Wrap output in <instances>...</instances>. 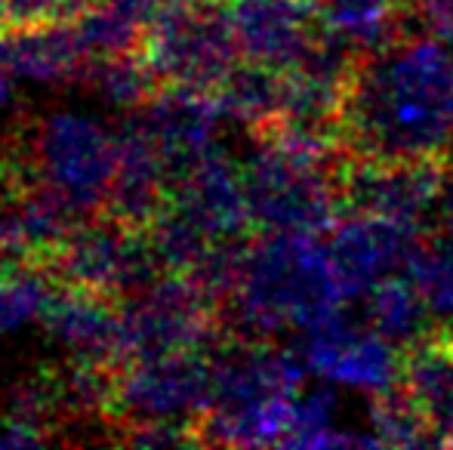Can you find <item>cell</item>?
I'll use <instances>...</instances> for the list:
<instances>
[{"label": "cell", "mask_w": 453, "mask_h": 450, "mask_svg": "<svg viewBox=\"0 0 453 450\" xmlns=\"http://www.w3.org/2000/svg\"><path fill=\"white\" fill-rule=\"evenodd\" d=\"M213 395V348L127 361L111 416L124 426L155 420H197Z\"/></svg>", "instance_id": "cell-8"}, {"label": "cell", "mask_w": 453, "mask_h": 450, "mask_svg": "<svg viewBox=\"0 0 453 450\" xmlns=\"http://www.w3.org/2000/svg\"><path fill=\"white\" fill-rule=\"evenodd\" d=\"M404 271L423 290L432 315L453 324V238H423Z\"/></svg>", "instance_id": "cell-24"}, {"label": "cell", "mask_w": 453, "mask_h": 450, "mask_svg": "<svg viewBox=\"0 0 453 450\" xmlns=\"http://www.w3.org/2000/svg\"><path fill=\"white\" fill-rule=\"evenodd\" d=\"M90 0H0V22L4 34L12 31L43 28V25L72 22L84 12Z\"/></svg>", "instance_id": "cell-26"}, {"label": "cell", "mask_w": 453, "mask_h": 450, "mask_svg": "<svg viewBox=\"0 0 453 450\" xmlns=\"http://www.w3.org/2000/svg\"><path fill=\"white\" fill-rule=\"evenodd\" d=\"M50 271L59 284H78L120 302L164 275L149 232L120 223L105 210L72 228L50 259Z\"/></svg>", "instance_id": "cell-6"}, {"label": "cell", "mask_w": 453, "mask_h": 450, "mask_svg": "<svg viewBox=\"0 0 453 450\" xmlns=\"http://www.w3.org/2000/svg\"><path fill=\"white\" fill-rule=\"evenodd\" d=\"M25 161L81 217L105 210L118 170V136L90 118L56 114L37 124Z\"/></svg>", "instance_id": "cell-7"}, {"label": "cell", "mask_w": 453, "mask_h": 450, "mask_svg": "<svg viewBox=\"0 0 453 450\" xmlns=\"http://www.w3.org/2000/svg\"><path fill=\"white\" fill-rule=\"evenodd\" d=\"M87 68H90L96 84L102 87V93L118 105H149L164 90L139 53L96 59Z\"/></svg>", "instance_id": "cell-25"}, {"label": "cell", "mask_w": 453, "mask_h": 450, "mask_svg": "<svg viewBox=\"0 0 453 450\" xmlns=\"http://www.w3.org/2000/svg\"><path fill=\"white\" fill-rule=\"evenodd\" d=\"M257 142L253 157L241 164L257 234H324L346 217L340 186L346 151L305 136H269Z\"/></svg>", "instance_id": "cell-3"}, {"label": "cell", "mask_w": 453, "mask_h": 450, "mask_svg": "<svg viewBox=\"0 0 453 450\" xmlns=\"http://www.w3.org/2000/svg\"><path fill=\"white\" fill-rule=\"evenodd\" d=\"M407 6L413 28L453 47V0H407Z\"/></svg>", "instance_id": "cell-27"}, {"label": "cell", "mask_w": 453, "mask_h": 450, "mask_svg": "<svg viewBox=\"0 0 453 450\" xmlns=\"http://www.w3.org/2000/svg\"><path fill=\"white\" fill-rule=\"evenodd\" d=\"M170 204L213 240H250L257 234L247 204L244 170L216 142L170 188Z\"/></svg>", "instance_id": "cell-11"}, {"label": "cell", "mask_w": 453, "mask_h": 450, "mask_svg": "<svg viewBox=\"0 0 453 450\" xmlns=\"http://www.w3.org/2000/svg\"><path fill=\"white\" fill-rule=\"evenodd\" d=\"M219 118L222 109L213 93L167 87L149 103L142 120L170 170V188L213 145V130Z\"/></svg>", "instance_id": "cell-16"}, {"label": "cell", "mask_w": 453, "mask_h": 450, "mask_svg": "<svg viewBox=\"0 0 453 450\" xmlns=\"http://www.w3.org/2000/svg\"><path fill=\"white\" fill-rule=\"evenodd\" d=\"M327 244L318 234L265 232L250 240L238 287L222 318L234 337L269 339L284 327L309 331L346 306Z\"/></svg>", "instance_id": "cell-2"}, {"label": "cell", "mask_w": 453, "mask_h": 450, "mask_svg": "<svg viewBox=\"0 0 453 450\" xmlns=\"http://www.w3.org/2000/svg\"><path fill=\"white\" fill-rule=\"evenodd\" d=\"M419 228L423 225L395 223L367 213H349L330 228L327 253L349 300L370 294V287L392 271L407 269V259L423 240Z\"/></svg>", "instance_id": "cell-12"}, {"label": "cell", "mask_w": 453, "mask_h": 450, "mask_svg": "<svg viewBox=\"0 0 453 450\" xmlns=\"http://www.w3.org/2000/svg\"><path fill=\"white\" fill-rule=\"evenodd\" d=\"M56 287L50 265L31 259H0V331H16L41 318Z\"/></svg>", "instance_id": "cell-21"}, {"label": "cell", "mask_w": 453, "mask_h": 450, "mask_svg": "<svg viewBox=\"0 0 453 450\" xmlns=\"http://www.w3.org/2000/svg\"><path fill=\"white\" fill-rule=\"evenodd\" d=\"M0 34H4V22H0Z\"/></svg>", "instance_id": "cell-31"}, {"label": "cell", "mask_w": 453, "mask_h": 450, "mask_svg": "<svg viewBox=\"0 0 453 450\" xmlns=\"http://www.w3.org/2000/svg\"><path fill=\"white\" fill-rule=\"evenodd\" d=\"M340 145L367 161H423L453 151V47L407 31L358 50L340 111Z\"/></svg>", "instance_id": "cell-1"}, {"label": "cell", "mask_w": 453, "mask_h": 450, "mask_svg": "<svg viewBox=\"0 0 453 450\" xmlns=\"http://www.w3.org/2000/svg\"><path fill=\"white\" fill-rule=\"evenodd\" d=\"M164 0H90L72 19L90 62L136 53Z\"/></svg>", "instance_id": "cell-18"}, {"label": "cell", "mask_w": 453, "mask_h": 450, "mask_svg": "<svg viewBox=\"0 0 453 450\" xmlns=\"http://www.w3.org/2000/svg\"><path fill=\"white\" fill-rule=\"evenodd\" d=\"M453 176V151L423 161H367L342 157L340 186L349 213L386 217L395 223L423 225V217L435 204Z\"/></svg>", "instance_id": "cell-9"}, {"label": "cell", "mask_w": 453, "mask_h": 450, "mask_svg": "<svg viewBox=\"0 0 453 450\" xmlns=\"http://www.w3.org/2000/svg\"><path fill=\"white\" fill-rule=\"evenodd\" d=\"M47 441V429L22 420V416H6L0 423V447H37Z\"/></svg>", "instance_id": "cell-28"}, {"label": "cell", "mask_w": 453, "mask_h": 450, "mask_svg": "<svg viewBox=\"0 0 453 450\" xmlns=\"http://www.w3.org/2000/svg\"><path fill=\"white\" fill-rule=\"evenodd\" d=\"M370 426H373V435L380 445H392V447L435 445L429 435V426H426L417 404L411 401V395H407L401 383L373 392V401H370Z\"/></svg>", "instance_id": "cell-23"}, {"label": "cell", "mask_w": 453, "mask_h": 450, "mask_svg": "<svg viewBox=\"0 0 453 450\" xmlns=\"http://www.w3.org/2000/svg\"><path fill=\"white\" fill-rule=\"evenodd\" d=\"M136 53L164 90L216 93L241 62L226 0H164Z\"/></svg>", "instance_id": "cell-4"}, {"label": "cell", "mask_w": 453, "mask_h": 450, "mask_svg": "<svg viewBox=\"0 0 453 450\" xmlns=\"http://www.w3.org/2000/svg\"><path fill=\"white\" fill-rule=\"evenodd\" d=\"M0 37H4L6 59L19 78L53 84V80L74 78L90 65V56L81 43L74 22H56Z\"/></svg>", "instance_id": "cell-17"}, {"label": "cell", "mask_w": 453, "mask_h": 450, "mask_svg": "<svg viewBox=\"0 0 453 450\" xmlns=\"http://www.w3.org/2000/svg\"><path fill=\"white\" fill-rule=\"evenodd\" d=\"M41 321L62 346L78 352V358L124 367L120 361V300L78 287V284L56 281Z\"/></svg>", "instance_id": "cell-14"}, {"label": "cell", "mask_w": 453, "mask_h": 450, "mask_svg": "<svg viewBox=\"0 0 453 450\" xmlns=\"http://www.w3.org/2000/svg\"><path fill=\"white\" fill-rule=\"evenodd\" d=\"M441 225H444V234L453 238V176L441 194Z\"/></svg>", "instance_id": "cell-30"}, {"label": "cell", "mask_w": 453, "mask_h": 450, "mask_svg": "<svg viewBox=\"0 0 453 450\" xmlns=\"http://www.w3.org/2000/svg\"><path fill=\"white\" fill-rule=\"evenodd\" d=\"M213 96L226 118L241 120L250 133H259L284 114L287 72L241 59Z\"/></svg>", "instance_id": "cell-19"}, {"label": "cell", "mask_w": 453, "mask_h": 450, "mask_svg": "<svg viewBox=\"0 0 453 450\" xmlns=\"http://www.w3.org/2000/svg\"><path fill=\"white\" fill-rule=\"evenodd\" d=\"M226 333L222 306L188 275L164 271L120 302V361L213 348Z\"/></svg>", "instance_id": "cell-5"}, {"label": "cell", "mask_w": 453, "mask_h": 450, "mask_svg": "<svg viewBox=\"0 0 453 450\" xmlns=\"http://www.w3.org/2000/svg\"><path fill=\"white\" fill-rule=\"evenodd\" d=\"M167 201L170 170L145 120L136 118L118 133V170H114L105 213L145 232L161 217Z\"/></svg>", "instance_id": "cell-13"}, {"label": "cell", "mask_w": 453, "mask_h": 450, "mask_svg": "<svg viewBox=\"0 0 453 450\" xmlns=\"http://www.w3.org/2000/svg\"><path fill=\"white\" fill-rule=\"evenodd\" d=\"M309 4H311V0H309Z\"/></svg>", "instance_id": "cell-32"}, {"label": "cell", "mask_w": 453, "mask_h": 450, "mask_svg": "<svg viewBox=\"0 0 453 450\" xmlns=\"http://www.w3.org/2000/svg\"><path fill=\"white\" fill-rule=\"evenodd\" d=\"M367 321L370 331L382 333L392 342H411L429 331L432 309L426 302L423 290L417 287L411 275H386L370 287L367 300Z\"/></svg>", "instance_id": "cell-20"}, {"label": "cell", "mask_w": 453, "mask_h": 450, "mask_svg": "<svg viewBox=\"0 0 453 450\" xmlns=\"http://www.w3.org/2000/svg\"><path fill=\"white\" fill-rule=\"evenodd\" d=\"M401 385L435 445H453V324L429 327L401 346Z\"/></svg>", "instance_id": "cell-15"}, {"label": "cell", "mask_w": 453, "mask_h": 450, "mask_svg": "<svg viewBox=\"0 0 453 450\" xmlns=\"http://www.w3.org/2000/svg\"><path fill=\"white\" fill-rule=\"evenodd\" d=\"M12 65L6 59V50H4V37H0V105L10 99V90H12Z\"/></svg>", "instance_id": "cell-29"}, {"label": "cell", "mask_w": 453, "mask_h": 450, "mask_svg": "<svg viewBox=\"0 0 453 450\" xmlns=\"http://www.w3.org/2000/svg\"><path fill=\"white\" fill-rule=\"evenodd\" d=\"M226 10L241 59L257 65L290 72L324 41L309 0H226Z\"/></svg>", "instance_id": "cell-10"}, {"label": "cell", "mask_w": 453, "mask_h": 450, "mask_svg": "<svg viewBox=\"0 0 453 450\" xmlns=\"http://www.w3.org/2000/svg\"><path fill=\"white\" fill-rule=\"evenodd\" d=\"M327 379L367 392L395 385L401 379V348H395L392 339H386L376 331L355 333L340 352Z\"/></svg>", "instance_id": "cell-22"}]
</instances>
